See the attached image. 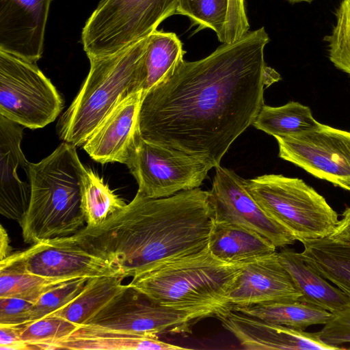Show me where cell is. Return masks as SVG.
<instances>
[{"instance_id": "f1b7e54d", "label": "cell", "mask_w": 350, "mask_h": 350, "mask_svg": "<svg viewBox=\"0 0 350 350\" xmlns=\"http://www.w3.org/2000/svg\"><path fill=\"white\" fill-rule=\"evenodd\" d=\"M228 0H178L176 14L187 16L196 31L212 29L218 40L226 42Z\"/></svg>"}, {"instance_id": "74e56055", "label": "cell", "mask_w": 350, "mask_h": 350, "mask_svg": "<svg viewBox=\"0 0 350 350\" xmlns=\"http://www.w3.org/2000/svg\"><path fill=\"white\" fill-rule=\"evenodd\" d=\"M10 238L2 225L0 226V261L3 260L12 254Z\"/></svg>"}, {"instance_id": "f35d334b", "label": "cell", "mask_w": 350, "mask_h": 350, "mask_svg": "<svg viewBox=\"0 0 350 350\" xmlns=\"http://www.w3.org/2000/svg\"><path fill=\"white\" fill-rule=\"evenodd\" d=\"M286 1L291 4H295V3H302V2L311 3L313 1V0H286Z\"/></svg>"}, {"instance_id": "d6a6232c", "label": "cell", "mask_w": 350, "mask_h": 350, "mask_svg": "<svg viewBox=\"0 0 350 350\" xmlns=\"http://www.w3.org/2000/svg\"><path fill=\"white\" fill-rule=\"evenodd\" d=\"M317 334L322 342L336 349L350 344V306L332 313L330 319Z\"/></svg>"}, {"instance_id": "4dcf8cb0", "label": "cell", "mask_w": 350, "mask_h": 350, "mask_svg": "<svg viewBox=\"0 0 350 350\" xmlns=\"http://www.w3.org/2000/svg\"><path fill=\"white\" fill-rule=\"evenodd\" d=\"M336 24L323 40L331 62L350 75V0H341L335 12Z\"/></svg>"}, {"instance_id": "5bb4252c", "label": "cell", "mask_w": 350, "mask_h": 350, "mask_svg": "<svg viewBox=\"0 0 350 350\" xmlns=\"http://www.w3.org/2000/svg\"><path fill=\"white\" fill-rule=\"evenodd\" d=\"M53 0H0V50L32 62L43 53Z\"/></svg>"}, {"instance_id": "8fae6325", "label": "cell", "mask_w": 350, "mask_h": 350, "mask_svg": "<svg viewBox=\"0 0 350 350\" xmlns=\"http://www.w3.org/2000/svg\"><path fill=\"white\" fill-rule=\"evenodd\" d=\"M0 262L16 265L44 278L64 281L101 276L120 278L109 262L79 244L72 235L31 245Z\"/></svg>"}, {"instance_id": "ffe728a7", "label": "cell", "mask_w": 350, "mask_h": 350, "mask_svg": "<svg viewBox=\"0 0 350 350\" xmlns=\"http://www.w3.org/2000/svg\"><path fill=\"white\" fill-rule=\"evenodd\" d=\"M278 254L280 262L290 274L301 295L299 301L331 313L350 306V299L345 293L306 264L300 253L285 247Z\"/></svg>"}, {"instance_id": "8992f818", "label": "cell", "mask_w": 350, "mask_h": 350, "mask_svg": "<svg viewBox=\"0 0 350 350\" xmlns=\"http://www.w3.org/2000/svg\"><path fill=\"white\" fill-rule=\"evenodd\" d=\"M245 185L260 206L297 241L327 237L338 225L337 213L302 179L265 174L245 179Z\"/></svg>"}, {"instance_id": "83f0119b", "label": "cell", "mask_w": 350, "mask_h": 350, "mask_svg": "<svg viewBox=\"0 0 350 350\" xmlns=\"http://www.w3.org/2000/svg\"><path fill=\"white\" fill-rule=\"evenodd\" d=\"M64 280L49 279L11 264L0 262V297H14L36 303Z\"/></svg>"}, {"instance_id": "d6986e66", "label": "cell", "mask_w": 350, "mask_h": 350, "mask_svg": "<svg viewBox=\"0 0 350 350\" xmlns=\"http://www.w3.org/2000/svg\"><path fill=\"white\" fill-rule=\"evenodd\" d=\"M179 350L180 346L160 340L158 335L138 333L94 324L80 325L66 338L44 350Z\"/></svg>"}, {"instance_id": "5b68a950", "label": "cell", "mask_w": 350, "mask_h": 350, "mask_svg": "<svg viewBox=\"0 0 350 350\" xmlns=\"http://www.w3.org/2000/svg\"><path fill=\"white\" fill-rule=\"evenodd\" d=\"M148 40L149 36L113 54L89 59L88 76L57 122V133L63 142L83 145L122 100L142 91Z\"/></svg>"}, {"instance_id": "d590c367", "label": "cell", "mask_w": 350, "mask_h": 350, "mask_svg": "<svg viewBox=\"0 0 350 350\" xmlns=\"http://www.w3.org/2000/svg\"><path fill=\"white\" fill-rule=\"evenodd\" d=\"M20 325H0V349L30 350L20 338Z\"/></svg>"}, {"instance_id": "52a82bcc", "label": "cell", "mask_w": 350, "mask_h": 350, "mask_svg": "<svg viewBox=\"0 0 350 350\" xmlns=\"http://www.w3.org/2000/svg\"><path fill=\"white\" fill-rule=\"evenodd\" d=\"M178 0H101L86 21L81 41L88 59L113 54L142 39L176 14Z\"/></svg>"}, {"instance_id": "ac0fdd59", "label": "cell", "mask_w": 350, "mask_h": 350, "mask_svg": "<svg viewBox=\"0 0 350 350\" xmlns=\"http://www.w3.org/2000/svg\"><path fill=\"white\" fill-rule=\"evenodd\" d=\"M218 319L245 349H336L322 342L317 332L275 324L234 310Z\"/></svg>"}, {"instance_id": "484cf974", "label": "cell", "mask_w": 350, "mask_h": 350, "mask_svg": "<svg viewBox=\"0 0 350 350\" xmlns=\"http://www.w3.org/2000/svg\"><path fill=\"white\" fill-rule=\"evenodd\" d=\"M320 124L309 107L290 101L279 107L264 104L252 125L275 137L298 134L315 129Z\"/></svg>"}, {"instance_id": "e0dca14e", "label": "cell", "mask_w": 350, "mask_h": 350, "mask_svg": "<svg viewBox=\"0 0 350 350\" xmlns=\"http://www.w3.org/2000/svg\"><path fill=\"white\" fill-rule=\"evenodd\" d=\"M23 131L21 125L0 115V213L20 226L31 198V182L18 175L29 163L21 147Z\"/></svg>"}, {"instance_id": "7402d4cb", "label": "cell", "mask_w": 350, "mask_h": 350, "mask_svg": "<svg viewBox=\"0 0 350 350\" xmlns=\"http://www.w3.org/2000/svg\"><path fill=\"white\" fill-rule=\"evenodd\" d=\"M303 260L350 299V242L329 237L300 241Z\"/></svg>"}, {"instance_id": "9c48e42d", "label": "cell", "mask_w": 350, "mask_h": 350, "mask_svg": "<svg viewBox=\"0 0 350 350\" xmlns=\"http://www.w3.org/2000/svg\"><path fill=\"white\" fill-rule=\"evenodd\" d=\"M126 165L138 184L137 192L151 198L198 188L213 167L199 158L142 137Z\"/></svg>"}, {"instance_id": "3957f363", "label": "cell", "mask_w": 350, "mask_h": 350, "mask_svg": "<svg viewBox=\"0 0 350 350\" xmlns=\"http://www.w3.org/2000/svg\"><path fill=\"white\" fill-rule=\"evenodd\" d=\"M245 263L222 261L208 245L154 265L133 276L129 285L152 302L184 312L197 323L208 317L219 319L232 310L228 295Z\"/></svg>"}, {"instance_id": "cb8c5ba5", "label": "cell", "mask_w": 350, "mask_h": 350, "mask_svg": "<svg viewBox=\"0 0 350 350\" xmlns=\"http://www.w3.org/2000/svg\"><path fill=\"white\" fill-rule=\"evenodd\" d=\"M122 280L116 276L90 278L74 300L48 316L62 317L79 325L87 324L124 288Z\"/></svg>"}, {"instance_id": "7a4b0ae2", "label": "cell", "mask_w": 350, "mask_h": 350, "mask_svg": "<svg viewBox=\"0 0 350 350\" xmlns=\"http://www.w3.org/2000/svg\"><path fill=\"white\" fill-rule=\"evenodd\" d=\"M214 222L208 191L200 187L151 198L138 192L100 225L73 234L83 247L109 262L121 278L208 247Z\"/></svg>"}, {"instance_id": "836d02e7", "label": "cell", "mask_w": 350, "mask_h": 350, "mask_svg": "<svg viewBox=\"0 0 350 350\" xmlns=\"http://www.w3.org/2000/svg\"><path fill=\"white\" fill-rule=\"evenodd\" d=\"M33 303L14 297H0V325H20L31 321Z\"/></svg>"}, {"instance_id": "9a60e30c", "label": "cell", "mask_w": 350, "mask_h": 350, "mask_svg": "<svg viewBox=\"0 0 350 350\" xmlns=\"http://www.w3.org/2000/svg\"><path fill=\"white\" fill-rule=\"evenodd\" d=\"M143 91L122 100L83 144L95 161L127 164L141 139L139 113Z\"/></svg>"}, {"instance_id": "44dd1931", "label": "cell", "mask_w": 350, "mask_h": 350, "mask_svg": "<svg viewBox=\"0 0 350 350\" xmlns=\"http://www.w3.org/2000/svg\"><path fill=\"white\" fill-rule=\"evenodd\" d=\"M208 248L217 258L230 263L244 262L276 252L267 238L243 226L214 221Z\"/></svg>"}, {"instance_id": "1f68e13d", "label": "cell", "mask_w": 350, "mask_h": 350, "mask_svg": "<svg viewBox=\"0 0 350 350\" xmlns=\"http://www.w3.org/2000/svg\"><path fill=\"white\" fill-rule=\"evenodd\" d=\"M88 280H68L44 293L33 304L31 321L46 317L68 305L82 291Z\"/></svg>"}, {"instance_id": "e575fe53", "label": "cell", "mask_w": 350, "mask_h": 350, "mask_svg": "<svg viewBox=\"0 0 350 350\" xmlns=\"http://www.w3.org/2000/svg\"><path fill=\"white\" fill-rule=\"evenodd\" d=\"M245 0H228L225 43H231L250 30Z\"/></svg>"}, {"instance_id": "6da1fadb", "label": "cell", "mask_w": 350, "mask_h": 350, "mask_svg": "<svg viewBox=\"0 0 350 350\" xmlns=\"http://www.w3.org/2000/svg\"><path fill=\"white\" fill-rule=\"evenodd\" d=\"M269 40L262 27L202 59H183L143 93L141 137L220 165L264 105Z\"/></svg>"}, {"instance_id": "603a6c76", "label": "cell", "mask_w": 350, "mask_h": 350, "mask_svg": "<svg viewBox=\"0 0 350 350\" xmlns=\"http://www.w3.org/2000/svg\"><path fill=\"white\" fill-rule=\"evenodd\" d=\"M232 310L299 330H305L314 325H325L332 315L331 312L323 308L299 300L234 306Z\"/></svg>"}, {"instance_id": "7c38bea8", "label": "cell", "mask_w": 350, "mask_h": 350, "mask_svg": "<svg viewBox=\"0 0 350 350\" xmlns=\"http://www.w3.org/2000/svg\"><path fill=\"white\" fill-rule=\"evenodd\" d=\"M215 168L212 187L208 191L214 221L252 230L276 247H285L297 241L288 228L260 206L248 191L245 179L221 165Z\"/></svg>"}, {"instance_id": "4316f807", "label": "cell", "mask_w": 350, "mask_h": 350, "mask_svg": "<svg viewBox=\"0 0 350 350\" xmlns=\"http://www.w3.org/2000/svg\"><path fill=\"white\" fill-rule=\"evenodd\" d=\"M126 204L103 178L85 167L81 183V207L86 227H95L122 209Z\"/></svg>"}, {"instance_id": "d4e9b609", "label": "cell", "mask_w": 350, "mask_h": 350, "mask_svg": "<svg viewBox=\"0 0 350 350\" xmlns=\"http://www.w3.org/2000/svg\"><path fill=\"white\" fill-rule=\"evenodd\" d=\"M185 51L174 32L155 30L149 35L142 86L143 93L184 59Z\"/></svg>"}, {"instance_id": "ba28073f", "label": "cell", "mask_w": 350, "mask_h": 350, "mask_svg": "<svg viewBox=\"0 0 350 350\" xmlns=\"http://www.w3.org/2000/svg\"><path fill=\"white\" fill-rule=\"evenodd\" d=\"M64 101L36 62L0 50V115L30 129L60 114Z\"/></svg>"}, {"instance_id": "4fadbf2b", "label": "cell", "mask_w": 350, "mask_h": 350, "mask_svg": "<svg viewBox=\"0 0 350 350\" xmlns=\"http://www.w3.org/2000/svg\"><path fill=\"white\" fill-rule=\"evenodd\" d=\"M196 322L188 314L158 305L129 284L87 324L138 333H191Z\"/></svg>"}, {"instance_id": "f546056e", "label": "cell", "mask_w": 350, "mask_h": 350, "mask_svg": "<svg viewBox=\"0 0 350 350\" xmlns=\"http://www.w3.org/2000/svg\"><path fill=\"white\" fill-rule=\"evenodd\" d=\"M62 317L46 316L20 326V338L30 350H44L72 334L79 326Z\"/></svg>"}, {"instance_id": "2e32d148", "label": "cell", "mask_w": 350, "mask_h": 350, "mask_svg": "<svg viewBox=\"0 0 350 350\" xmlns=\"http://www.w3.org/2000/svg\"><path fill=\"white\" fill-rule=\"evenodd\" d=\"M300 296L275 252L246 262L228 295V301L233 307L245 306L298 301Z\"/></svg>"}, {"instance_id": "8d00e7d4", "label": "cell", "mask_w": 350, "mask_h": 350, "mask_svg": "<svg viewBox=\"0 0 350 350\" xmlns=\"http://www.w3.org/2000/svg\"><path fill=\"white\" fill-rule=\"evenodd\" d=\"M332 240L350 242V206L342 214V219L333 232L327 237Z\"/></svg>"}, {"instance_id": "277c9868", "label": "cell", "mask_w": 350, "mask_h": 350, "mask_svg": "<svg viewBox=\"0 0 350 350\" xmlns=\"http://www.w3.org/2000/svg\"><path fill=\"white\" fill-rule=\"evenodd\" d=\"M84 168L76 146L65 142L40 162L30 163L31 198L21 226L25 243L71 236L86 226L81 207Z\"/></svg>"}, {"instance_id": "30bf717a", "label": "cell", "mask_w": 350, "mask_h": 350, "mask_svg": "<svg viewBox=\"0 0 350 350\" xmlns=\"http://www.w3.org/2000/svg\"><path fill=\"white\" fill-rule=\"evenodd\" d=\"M275 138L280 158L350 191V132L321 123L307 131Z\"/></svg>"}]
</instances>
